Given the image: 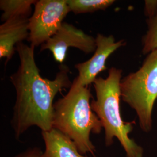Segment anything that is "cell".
<instances>
[{"label":"cell","instance_id":"obj_1","mask_svg":"<svg viewBox=\"0 0 157 157\" xmlns=\"http://www.w3.org/2000/svg\"><path fill=\"white\" fill-rule=\"evenodd\" d=\"M34 48L23 43L17 45L20 64L10 76L16 91L11 125L17 139L33 126L42 132L52 129L54 99L72 84L69 68L63 64L54 80L43 78L35 61Z\"/></svg>","mask_w":157,"mask_h":157},{"label":"cell","instance_id":"obj_2","mask_svg":"<svg viewBox=\"0 0 157 157\" xmlns=\"http://www.w3.org/2000/svg\"><path fill=\"white\" fill-rule=\"evenodd\" d=\"M91 97L89 86H80L74 80L67 94L54 103L52 128L73 141L82 154L95 157L90 135L100 134L103 128L91 109Z\"/></svg>","mask_w":157,"mask_h":157},{"label":"cell","instance_id":"obj_3","mask_svg":"<svg viewBox=\"0 0 157 157\" xmlns=\"http://www.w3.org/2000/svg\"><path fill=\"white\" fill-rule=\"evenodd\" d=\"M122 75L121 69L112 67L109 70L107 78H95L93 84L96 98L91 101V107L104 129L106 146H111L113 139L117 138L126 152V157H143L142 147L129 136L133 130L132 123L124 122L121 117Z\"/></svg>","mask_w":157,"mask_h":157},{"label":"cell","instance_id":"obj_4","mask_svg":"<svg viewBox=\"0 0 157 157\" xmlns=\"http://www.w3.org/2000/svg\"><path fill=\"white\" fill-rule=\"evenodd\" d=\"M122 100L133 109L143 131L152 128V114L157 99V49L149 53L137 71L121 82Z\"/></svg>","mask_w":157,"mask_h":157},{"label":"cell","instance_id":"obj_5","mask_svg":"<svg viewBox=\"0 0 157 157\" xmlns=\"http://www.w3.org/2000/svg\"><path fill=\"white\" fill-rule=\"evenodd\" d=\"M70 12L67 0L37 1L33 13L29 17L28 40L30 45H43L54 36Z\"/></svg>","mask_w":157,"mask_h":157},{"label":"cell","instance_id":"obj_6","mask_svg":"<svg viewBox=\"0 0 157 157\" xmlns=\"http://www.w3.org/2000/svg\"><path fill=\"white\" fill-rule=\"evenodd\" d=\"M69 47L89 54L96 50L95 39L72 25L63 22L56 33L41 45V51H50L56 62L62 64Z\"/></svg>","mask_w":157,"mask_h":157},{"label":"cell","instance_id":"obj_7","mask_svg":"<svg viewBox=\"0 0 157 157\" xmlns=\"http://www.w3.org/2000/svg\"><path fill=\"white\" fill-rule=\"evenodd\" d=\"M95 39L97 47L94 55L88 61L75 66L78 75L74 80L82 86H89L93 83L98 75L107 69L106 62L109 56L126 44L124 40L116 41L112 35L107 36L98 34Z\"/></svg>","mask_w":157,"mask_h":157},{"label":"cell","instance_id":"obj_8","mask_svg":"<svg viewBox=\"0 0 157 157\" xmlns=\"http://www.w3.org/2000/svg\"><path fill=\"white\" fill-rule=\"evenodd\" d=\"M29 18L10 19L0 25V58H6V63L14 55L16 47L28 39Z\"/></svg>","mask_w":157,"mask_h":157},{"label":"cell","instance_id":"obj_9","mask_svg":"<svg viewBox=\"0 0 157 157\" xmlns=\"http://www.w3.org/2000/svg\"><path fill=\"white\" fill-rule=\"evenodd\" d=\"M45 150L42 157H87L78 151L73 141L56 129L41 132Z\"/></svg>","mask_w":157,"mask_h":157},{"label":"cell","instance_id":"obj_10","mask_svg":"<svg viewBox=\"0 0 157 157\" xmlns=\"http://www.w3.org/2000/svg\"><path fill=\"white\" fill-rule=\"evenodd\" d=\"M34 0H1L0 9L3 11L1 21L15 17H28L31 13L32 6L35 5Z\"/></svg>","mask_w":157,"mask_h":157},{"label":"cell","instance_id":"obj_11","mask_svg":"<svg viewBox=\"0 0 157 157\" xmlns=\"http://www.w3.org/2000/svg\"><path fill=\"white\" fill-rule=\"evenodd\" d=\"M114 2L113 0H67L70 11L75 14L104 11Z\"/></svg>","mask_w":157,"mask_h":157},{"label":"cell","instance_id":"obj_12","mask_svg":"<svg viewBox=\"0 0 157 157\" xmlns=\"http://www.w3.org/2000/svg\"><path fill=\"white\" fill-rule=\"evenodd\" d=\"M147 31L142 39V52L144 55H148L157 49V12L154 17L147 20Z\"/></svg>","mask_w":157,"mask_h":157},{"label":"cell","instance_id":"obj_13","mask_svg":"<svg viewBox=\"0 0 157 157\" xmlns=\"http://www.w3.org/2000/svg\"><path fill=\"white\" fill-rule=\"evenodd\" d=\"M157 12V0L145 1L144 13L147 17L151 18L154 17Z\"/></svg>","mask_w":157,"mask_h":157},{"label":"cell","instance_id":"obj_14","mask_svg":"<svg viewBox=\"0 0 157 157\" xmlns=\"http://www.w3.org/2000/svg\"><path fill=\"white\" fill-rule=\"evenodd\" d=\"M43 152L37 147L29 148L14 157H42Z\"/></svg>","mask_w":157,"mask_h":157}]
</instances>
